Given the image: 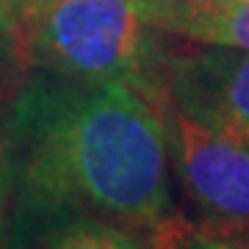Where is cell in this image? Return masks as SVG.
<instances>
[{"label":"cell","instance_id":"cell-1","mask_svg":"<svg viewBox=\"0 0 249 249\" xmlns=\"http://www.w3.org/2000/svg\"><path fill=\"white\" fill-rule=\"evenodd\" d=\"M0 163L6 224L78 213L152 235L175 219L163 111L122 80L28 72L6 103Z\"/></svg>","mask_w":249,"mask_h":249},{"label":"cell","instance_id":"cell-2","mask_svg":"<svg viewBox=\"0 0 249 249\" xmlns=\"http://www.w3.org/2000/svg\"><path fill=\"white\" fill-rule=\"evenodd\" d=\"M19 22L31 72L122 80L160 106L175 39L147 19L144 0H31Z\"/></svg>","mask_w":249,"mask_h":249},{"label":"cell","instance_id":"cell-3","mask_svg":"<svg viewBox=\"0 0 249 249\" xmlns=\"http://www.w3.org/2000/svg\"><path fill=\"white\" fill-rule=\"evenodd\" d=\"M160 111L172 178L194 222L249 230V147L183 111Z\"/></svg>","mask_w":249,"mask_h":249},{"label":"cell","instance_id":"cell-4","mask_svg":"<svg viewBox=\"0 0 249 249\" xmlns=\"http://www.w3.org/2000/svg\"><path fill=\"white\" fill-rule=\"evenodd\" d=\"M163 106L249 147V50L175 42L163 70Z\"/></svg>","mask_w":249,"mask_h":249},{"label":"cell","instance_id":"cell-5","mask_svg":"<svg viewBox=\"0 0 249 249\" xmlns=\"http://www.w3.org/2000/svg\"><path fill=\"white\" fill-rule=\"evenodd\" d=\"M144 11L175 42L249 50V0H144Z\"/></svg>","mask_w":249,"mask_h":249},{"label":"cell","instance_id":"cell-6","mask_svg":"<svg viewBox=\"0 0 249 249\" xmlns=\"http://www.w3.org/2000/svg\"><path fill=\"white\" fill-rule=\"evenodd\" d=\"M0 249H155L147 232L94 216L58 213L3 227Z\"/></svg>","mask_w":249,"mask_h":249},{"label":"cell","instance_id":"cell-7","mask_svg":"<svg viewBox=\"0 0 249 249\" xmlns=\"http://www.w3.org/2000/svg\"><path fill=\"white\" fill-rule=\"evenodd\" d=\"M155 249H249V230L208 222H180L178 216L150 235Z\"/></svg>","mask_w":249,"mask_h":249},{"label":"cell","instance_id":"cell-8","mask_svg":"<svg viewBox=\"0 0 249 249\" xmlns=\"http://www.w3.org/2000/svg\"><path fill=\"white\" fill-rule=\"evenodd\" d=\"M28 72L31 67H28L19 17L6 0H0V103H9L17 94Z\"/></svg>","mask_w":249,"mask_h":249},{"label":"cell","instance_id":"cell-9","mask_svg":"<svg viewBox=\"0 0 249 249\" xmlns=\"http://www.w3.org/2000/svg\"><path fill=\"white\" fill-rule=\"evenodd\" d=\"M6 211H9V188H6V175H3V163H0V238H3Z\"/></svg>","mask_w":249,"mask_h":249},{"label":"cell","instance_id":"cell-10","mask_svg":"<svg viewBox=\"0 0 249 249\" xmlns=\"http://www.w3.org/2000/svg\"><path fill=\"white\" fill-rule=\"evenodd\" d=\"M6 3L14 9V14H17V17H22V11H25V6L31 3V0H6ZM19 25H22V22H19Z\"/></svg>","mask_w":249,"mask_h":249},{"label":"cell","instance_id":"cell-11","mask_svg":"<svg viewBox=\"0 0 249 249\" xmlns=\"http://www.w3.org/2000/svg\"><path fill=\"white\" fill-rule=\"evenodd\" d=\"M3 122H6V103H0V150H3Z\"/></svg>","mask_w":249,"mask_h":249}]
</instances>
